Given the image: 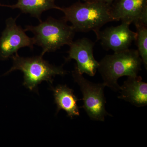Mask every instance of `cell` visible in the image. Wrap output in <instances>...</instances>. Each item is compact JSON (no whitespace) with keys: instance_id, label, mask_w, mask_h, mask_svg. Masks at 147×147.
<instances>
[{"instance_id":"obj_1","label":"cell","mask_w":147,"mask_h":147,"mask_svg":"<svg viewBox=\"0 0 147 147\" xmlns=\"http://www.w3.org/2000/svg\"><path fill=\"white\" fill-rule=\"evenodd\" d=\"M59 10L64 14L62 18L71 23L76 32L97 31L105 24L114 21L111 5L101 2L78 1L67 7H61Z\"/></svg>"},{"instance_id":"obj_2","label":"cell","mask_w":147,"mask_h":147,"mask_svg":"<svg viewBox=\"0 0 147 147\" xmlns=\"http://www.w3.org/2000/svg\"><path fill=\"white\" fill-rule=\"evenodd\" d=\"M142 63L137 50L128 49L105 56L98 62L97 70L105 87L117 92L121 86L118 79L123 76H138Z\"/></svg>"},{"instance_id":"obj_3","label":"cell","mask_w":147,"mask_h":147,"mask_svg":"<svg viewBox=\"0 0 147 147\" xmlns=\"http://www.w3.org/2000/svg\"><path fill=\"white\" fill-rule=\"evenodd\" d=\"M25 31L30 32L35 45L42 48L41 56L47 53L54 52L64 45H69L73 41L75 31L63 18L57 19L49 17L37 26H27Z\"/></svg>"},{"instance_id":"obj_4","label":"cell","mask_w":147,"mask_h":147,"mask_svg":"<svg viewBox=\"0 0 147 147\" xmlns=\"http://www.w3.org/2000/svg\"><path fill=\"white\" fill-rule=\"evenodd\" d=\"M11 58L13 65L4 75L16 70L22 71L24 74V85L30 90L36 89L38 85L43 81L52 84L53 77L56 75L64 76L67 74L62 66L51 64L41 55L24 57L17 53Z\"/></svg>"},{"instance_id":"obj_5","label":"cell","mask_w":147,"mask_h":147,"mask_svg":"<svg viewBox=\"0 0 147 147\" xmlns=\"http://www.w3.org/2000/svg\"><path fill=\"white\" fill-rule=\"evenodd\" d=\"M72 75L83 95L82 108H84L91 120L104 121L106 116H111L105 109V85L103 83L97 84L90 82L84 78L75 67L72 71Z\"/></svg>"},{"instance_id":"obj_6","label":"cell","mask_w":147,"mask_h":147,"mask_svg":"<svg viewBox=\"0 0 147 147\" xmlns=\"http://www.w3.org/2000/svg\"><path fill=\"white\" fill-rule=\"evenodd\" d=\"M18 17H10L5 21V28L0 37V61L11 58L21 48L28 47L32 50L33 49V38L28 36L25 30L17 25Z\"/></svg>"},{"instance_id":"obj_7","label":"cell","mask_w":147,"mask_h":147,"mask_svg":"<svg viewBox=\"0 0 147 147\" xmlns=\"http://www.w3.org/2000/svg\"><path fill=\"white\" fill-rule=\"evenodd\" d=\"M68 56L66 62L74 59L76 61L75 68L82 74L94 76L98 70V62L95 59L93 49L94 43L86 38L72 41L69 45Z\"/></svg>"},{"instance_id":"obj_8","label":"cell","mask_w":147,"mask_h":147,"mask_svg":"<svg viewBox=\"0 0 147 147\" xmlns=\"http://www.w3.org/2000/svg\"><path fill=\"white\" fill-rule=\"evenodd\" d=\"M129 26L127 23H121L117 26L109 27L94 32L102 47L117 53L129 49L132 42L135 41L137 33L129 28Z\"/></svg>"},{"instance_id":"obj_9","label":"cell","mask_w":147,"mask_h":147,"mask_svg":"<svg viewBox=\"0 0 147 147\" xmlns=\"http://www.w3.org/2000/svg\"><path fill=\"white\" fill-rule=\"evenodd\" d=\"M113 3L111 10L113 21L147 25V0H116Z\"/></svg>"},{"instance_id":"obj_10","label":"cell","mask_w":147,"mask_h":147,"mask_svg":"<svg viewBox=\"0 0 147 147\" xmlns=\"http://www.w3.org/2000/svg\"><path fill=\"white\" fill-rule=\"evenodd\" d=\"M119 99L137 107L147 105V83L141 76H129L121 86Z\"/></svg>"},{"instance_id":"obj_11","label":"cell","mask_w":147,"mask_h":147,"mask_svg":"<svg viewBox=\"0 0 147 147\" xmlns=\"http://www.w3.org/2000/svg\"><path fill=\"white\" fill-rule=\"evenodd\" d=\"M55 102L57 106V113L61 110H63L67 116L73 119L80 115L79 107L77 101L79 100L74 94L72 89L66 85H59L52 87Z\"/></svg>"},{"instance_id":"obj_12","label":"cell","mask_w":147,"mask_h":147,"mask_svg":"<svg viewBox=\"0 0 147 147\" xmlns=\"http://www.w3.org/2000/svg\"><path fill=\"white\" fill-rule=\"evenodd\" d=\"M55 1L56 0H17L15 4L9 5L0 3V6L12 9H18L22 13L29 14L41 22V15L44 11L51 9H60L61 7L56 5Z\"/></svg>"},{"instance_id":"obj_13","label":"cell","mask_w":147,"mask_h":147,"mask_svg":"<svg viewBox=\"0 0 147 147\" xmlns=\"http://www.w3.org/2000/svg\"><path fill=\"white\" fill-rule=\"evenodd\" d=\"M137 30L136 41L137 51L142 59V63L147 68V25L137 23L134 24Z\"/></svg>"},{"instance_id":"obj_14","label":"cell","mask_w":147,"mask_h":147,"mask_svg":"<svg viewBox=\"0 0 147 147\" xmlns=\"http://www.w3.org/2000/svg\"><path fill=\"white\" fill-rule=\"evenodd\" d=\"M116 0H84V1H98L105 3L108 4L112 5L113 3Z\"/></svg>"}]
</instances>
